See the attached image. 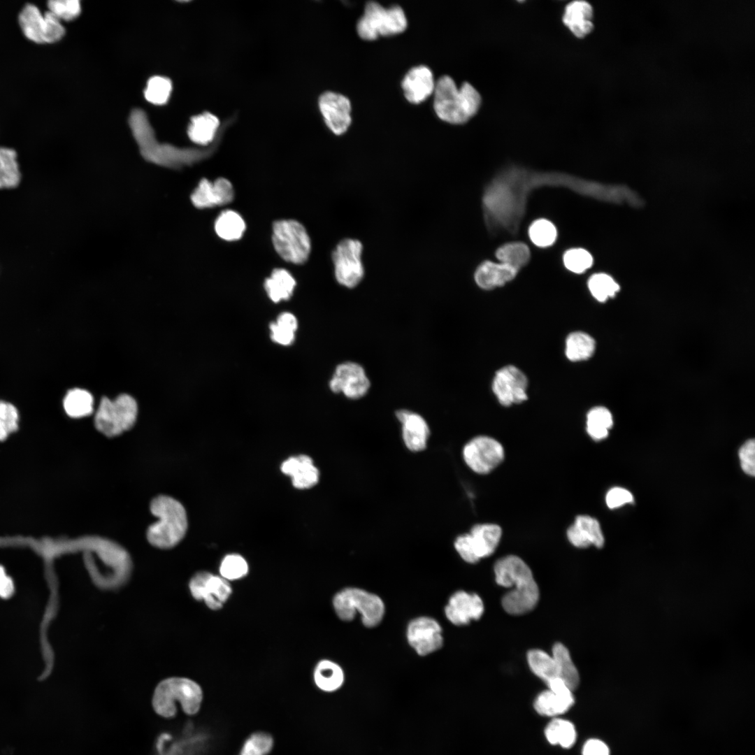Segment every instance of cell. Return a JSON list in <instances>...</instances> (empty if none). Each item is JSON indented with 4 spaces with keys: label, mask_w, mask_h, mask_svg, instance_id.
I'll return each mask as SVG.
<instances>
[{
    "label": "cell",
    "mask_w": 755,
    "mask_h": 755,
    "mask_svg": "<svg viewBox=\"0 0 755 755\" xmlns=\"http://www.w3.org/2000/svg\"><path fill=\"white\" fill-rule=\"evenodd\" d=\"M496 583L514 589L502 598L504 610L511 614H522L532 610L539 598V589L532 572L519 557L509 555L494 565Z\"/></svg>",
    "instance_id": "1"
},
{
    "label": "cell",
    "mask_w": 755,
    "mask_h": 755,
    "mask_svg": "<svg viewBox=\"0 0 755 755\" xmlns=\"http://www.w3.org/2000/svg\"><path fill=\"white\" fill-rule=\"evenodd\" d=\"M433 108L442 120L451 124H463L478 111L482 99L480 93L470 83L463 82L457 88L448 76L440 77L436 82Z\"/></svg>",
    "instance_id": "2"
},
{
    "label": "cell",
    "mask_w": 755,
    "mask_h": 755,
    "mask_svg": "<svg viewBox=\"0 0 755 755\" xmlns=\"http://www.w3.org/2000/svg\"><path fill=\"white\" fill-rule=\"evenodd\" d=\"M152 513L159 518L147 531V538L154 547L169 549L184 538L187 529V517L182 505L168 496H159L150 504Z\"/></svg>",
    "instance_id": "3"
},
{
    "label": "cell",
    "mask_w": 755,
    "mask_h": 755,
    "mask_svg": "<svg viewBox=\"0 0 755 755\" xmlns=\"http://www.w3.org/2000/svg\"><path fill=\"white\" fill-rule=\"evenodd\" d=\"M202 700L203 692L196 682L185 677H171L157 686L152 703L157 714L171 718L176 714L177 703L187 714L194 715L199 711Z\"/></svg>",
    "instance_id": "4"
},
{
    "label": "cell",
    "mask_w": 755,
    "mask_h": 755,
    "mask_svg": "<svg viewBox=\"0 0 755 755\" xmlns=\"http://www.w3.org/2000/svg\"><path fill=\"white\" fill-rule=\"evenodd\" d=\"M333 605L338 617L343 621H351L358 612L363 624L374 627L382 621L384 614V605L377 595L358 588H346L336 594Z\"/></svg>",
    "instance_id": "5"
},
{
    "label": "cell",
    "mask_w": 755,
    "mask_h": 755,
    "mask_svg": "<svg viewBox=\"0 0 755 755\" xmlns=\"http://www.w3.org/2000/svg\"><path fill=\"white\" fill-rule=\"evenodd\" d=\"M406 27L407 19L400 6L385 8L377 2L369 1L357 22V30L362 39L370 41L380 36L401 33Z\"/></svg>",
    "instance_id": "6"
},
{
    "label": "cell",
    "mask_w": 755,
    "mask_h": 755,
    "mask_svg": "<svg viewBox=\"0 0 755 755\" xmlns=\"http://www.w3.org/2000/svg\"><path fill=\"white\" fill-rule=\"evenodd\" d=\"M137 415L136 401L130 395L122 394L113 401L103 397L96 412L94 424L96 429L103 435L114 437L130 429L135 424Z\"/></svg>",
    "instance_id": "7"
},
{
    "label": "cell",
    "mask_w": 755,
    "mask_h": 755,
    "mask_svg": "<svg viewBox=\"0 0 755 755\" xmlns=\"http://www.w3.org/2000/svg\"><path fill=\"white\" fill-rule=\"evenodd\" d=\"M272 242L278 255L285 261L305 263L311 250L310 239L305 228L294 220H280L273 224Z\"/></svg>",
    "instance_id": "8"
},
{
    "label": "cell",
    "mask_w": 755,
    "mask_h": 755,
    "mask_svg": "<svg viewBox=\"0 0 755 755\" xmlns=\"http://www.w3.org/2000/svg\"><path fill=\"white\" fill-rule=\"evenodd\" d=\"M363 251V243L356 238H347L336 245L331 258L334 275L340 285L352 289L363 280L365 275Z\"/></svg>",
    "instance_id": "9"
},
{
    "label": "cell",
    "mask_w": 755,
    "mask_h": 755,
    "mask_svg": "<svg viewBox=\"0 0 755 755\" xmlns=\"http://www.w3.org/2000/svg\"><path fill=\"white\" fill-rule=\"evenodd\" d=\"M501 533V527L496 524H476L469 533L456 538L454 547L465 561L474 563L494 553Z\"/></svg>",
    "instance_id": "10"
},
{
    "label": "cell",
    "mask_w": 755,
    "mask_h": 755,
    "mask_svg": "<svg viewBox=\"0 0 755 755\" xmlns=\"http://www.w3.org/2000/svg\"><path fill=\"white\" fill-rule=\"evenodd\" d=\"M20 28L25 36L39 43H54L65 34L61 21L49 10L42 13L34 4H26L18 16Z\"/></svg>",
    "instance_id": "11"
},
{
    "label": "cell",
    "mask_w": 755,
    "mask_h": 755,
    "mask_svg": "<svg viewBox=\"0 0 755 755\" xmlns=\"http://www.w3.org/2000/svg\"><path fill=\"white\" fill-rule=\"evenodd\" d=\"M463 456L466 463L474 472L487 474L503 460L504 450L495 439L480 436L466 444Z\"/></svg>",
    "instance_id": "12"
},
{
    "label": "cell",
    "mask_w": 755,
    "mask_h": 755,
    "mask_svg": "<svg viewBox=\"0 0 755 755\" xmlns=\"http://www.w3.org/2000/svg\"><path fill=\"white\" fill-rule=\"evenodd\" d=\"M528 379L518 368L508 365L495 374L492 390L499 403L504 406L521 403L528 398Z\"/></svg>",
    "instance_id": "13"
},
{
    "label": "cell",
    "mask_w": 755,
    "mask_h": 755,
    "mask_svg": "<svg viewBox=\"0 0 755 755\" xmlns=\"http://www.w3.org/2000/svg\"><path fill=\"white\" fill-rule=\"evenodd\" d=\"M370 386V380L364 368L353 361L338 365L329 382V387L333 392L343 393L351 399L364 397Z\"/></svg>",
    "instance_id": "14"
},
{
    "label": "cell",
    "mask_w": 755,
    "mask_h": 755,
    "mask_svg": "<svg viewBox=\"0 0 755 755\" xmlns=\"http://www.w3.org/2000/svg\"><path fill=\"white\" fill-rule=\"evenodd\" d=\"M189 589L195 599L204 601L212 610L221 608L231 594L228 580L207 572L196 573L189 582Z\"/></svg>",
    "instance_id": "15"
},
{
    "label": "cell",
    "mask_w": 755,
    "mask_h": 755,
    "mask_svg": "<svg viewBox=\"0 0 755 755\" xmlns=\"http://www.w3.org/2000/svg\"><path fill=\"white\" fill-rule=\"evenodd\" d=\"M407 639L420 656L436 652L443 643L440 625L436 619L428 617H417L409 623Z\"/></svg>",
    "instance_id": "16"
},
{
    "label": "cell",
    "mask_w": 755,
    "mask_h": 755,
    "mask_svg": "<svg viewBox=\"0 0 755 755\" xmlns=\"http://www.w3.org/2000/svg\"><path fill=\"white\" fill-rule=\"evenodd\" d=\"M548 689L540 693L534 702L535 711L544 716L555 717L567 712L574 704L573 691L560 679L547 684Z\"/></svg>",
    "instance_id": "17"
},
{
    "label": "cell",
    "mask_w": 755,
    "mask_h": 755,
    "mask_svg": "<svg viewBox=\"0 0 755 755\" xmlns=\"http://www.w3.org/2000/svg\"><path fill=\"white\" fill-rule=\"evenodd\" d=\"M319 106L328 127L336 135L345 133L351 124V104L345 96L333 92L321 95Z\"/></svg>",
    "instance_id": "18"
},
{
    "label": "cell",
    "mask_w": 755,
    "mask_h": 755,
    "mask_svg": "<svg viewBox=\"0 0 755 755\" xmlns=\"http://www.w3.org/2000/svg\"><path fill=\"white\" fill-rule=\"evenodd\" d=\"M484 612V604L476 594L458 591L453 594L445 607L448 620L454 625L462 626L473 619H479Z\"/></svg>",
    "instance_id": "19"
},
{
    "label": "cell",
    "mask_w": 755,
    "mask_h": 755,
    "mask_svg": "<svg viewBox=\"0 0 755 755\" xmlns=\"http://www.w3.org/2000/svg\"><path fill=\"white\" fill-rule=\"evenodd\" d=\"M233 196V187L227 179L220 178L214 182L203 179L192 194V201L196 207L202 208L226 205Z\"/></svg>",
    "instance_id": "20"
},
{
    "label": "cell",
    "mask_w": 755,
    "mask_h": 755,
    "mask_svg": "<svg viewBox=\"0 0 755 755\" xmlns=\"http://www.w3.org/2000/svg\"><path fill=\"white\" fill-rule=\"evenodd\" d=\"M396 416L402 426L403 442L410 451L420 452L425 449L430 435L426 420L419 415L408 410H398Z\"/></svg>",
    "instance_id": "21"
},
{
    "label": "cell",
    "mask_w": 755,
    "mask_h": 755,
    "mask_svg": "<svg viewBox=\"0 0 755 755\" xmlns=\"http://www.w3.org/2000/svg\"><path fill=\"white\" fill-rule=\"evenodd\" d=\"M436 83L433 73L426 66L412 68L402 81V88L406 99L412 103L425 101L434 92Z\"/></svg>",
    "instance_id": "22"
},
{
    "label": "cell",
    "mask_w": 755,
    "mask_h": 755,
    "mask_svg": "<svg viewBox=\"0 0 755 755\" xmlns=\"http://www.w3.org/2000/svg\"><path fill=\"white\" fill-rule=\"evenodd\" d=\"M569 541L575 547L586 548L594 545L601 548L604 545V536L598 520L588 516L579 515L567 531Z\"/></svg>",
    "instance_id": "23"
},
{
    "label": "cell",
    "mask_w": 755,
    "mask_h": 755,
    "mask_svg": "<svg viewBox=\"0 0 755 755\" xmlns=\"http://www.w3.org/2000/svg\"><path fill=\"white\" fill-rule=\"evenodd\" d=\"M281 470L292 477V484L297 489L312 487L319 480V470L311 458L306 455L289 458L282 463Z\"/></svg>",
    "instance_id": "24"
},
{
    "label": "cell",
    "mask_w": 755,
    "mask_h": 755,
    "mask_svg": "<svg viewBox=\"0 0 755 755\" xmlns=\"http://www.w3.org/2000/svg\"><path fill=\"white\" fill-rule=\"evenodd\" d=\"M593 9L585 1H574L565 8L562 17L563 24L577 38H583L594 28Z\"/></svg>",
    "instance_id": "25"
},
{
    "label": "cell",
    "mask_w": 755,
    "mask_h": 755,
    "mask_svg": "<svg viewBox=\"0 0 755 755\" xmlns=\"http://www.w3.org/2000/svg\"><path fill=\"white\" fill-rule=\"evenodd\" d=\"M518 271L503 264L486 261L476 269L474 279L476 284L483 289H491L504 285L513 280Z\"/></svg>",
    "instance_id": "26"
},
{
    "label": "cell",
    "mask_w": 755,
    "mask_h": 755,
    "mask_svg": "<svg viewBox=\"0 0 755 755\" xmlns=\"http://www.w3.org/2000/svg\"><path fill=\"white\" fill-rule=\"evenodd\" d=\"M264 289L269 299L275 303L288 300L292 296L296 281L292 274L284 268L274 269L264 281Z\"/></svg>",
    "instance_id": "27"
},
{
    "label": "cell",
    "mask_w": 755,
    "mask_h": 755,
    "mask_svg": "<svg viewBox=\"0 0 755 755\" xmlns=\"http://www.w3.org/2000/svg\"><path fill=\"white\" fill-rule=\"evenodd\" d=\"M219 125L217 117L206 112L192 117L187 134L192 141L205 145L213 140Z\"/></svg>",
    "instance_id": "28"
},
{
    "label": "cell",
    "mask_w": 755,
    "mask_h": 755,
    "mask_svg": "<svg viewBox=\"0 0 755 755\" xmlns=\"http://www.w3.org/2000/svg\"><path fill=\"white\" fill-rule=\"evenodd\" d=\"M314 682L322 691L331 693L339 689L344 682L342 668L336 663L322 660L315 667Z\"/></svg>",
    "instance_id": "29"
},
{
    "label": "cell",
    "mask_w": 755,
    "mask_h": 755,
    "mask_svg": "<svg viewBox=\"0 0 755 755\" xmlns=\"http://www.w3.org/2000/svg\"><path fill=\"white\" fill-rule=\"evenodd\" d=\"M552 656L556 666L559 678L574 691L580 683V676L568 649L563 644L557 642L552 648Z\"/></svg>",
    "instance_id": "30"
},
{
    "label": "cell",
    "mask_w": 755,
    "mask_h": 755,
    "mask_svg": "<svg viewBox=\"0 0 755 755\" xmlns=\"http://www.w3.org/2000/svg\"><path fill=\"white\" fill-rule=\"evenodd\" d=\"M245 227V222L240 215L232 210L222 211L215 222V230L217 236L228 241L240 239Z\"/></svg>",
    "instance_id": "31"
},
{
    "label": "cell",
    "mask_w": 755,
    "mask_h": 755,
    "mask_svg": "<svg viewBox=\"0 0 755 755\" xmlns=\"http://www.w3.org/2000/svg\"><path fill=\"white\" fill-rule=\"evenodd\" d=\"M595 348L594 339L584 332H573L566 338V354L572 361L589 359L594 354Z\"/></svg>",
    "instance_id": "32"
},
{
    "label": "cell",
    "mask_w": 755,
    "mask_h": 755,
    "mask_svg": "<svg viewBox=\"0 0 755 755\" xmlns=\"http://www.w3.org/2000/svg\"><path fill=\"white\" fill-rule=\"evenodd\" d=\"M94 399L92 394L82 389L69 390L64 399V408L71 417L87 416L93 412Z\"/></svg>",
    "instance_id": "33"
},
{
    "label": "cell",
    "mask_w": 755,
    "mask_h": 755,
    "mask_svg": "<svg viewBox=\"0 0 755 755\" xmlns=\"http://www.w3.org/2000/svg\"><path fill=\"white\" fill-rule=\"evenodd\" d=\"M545 735L552 745H559L563 748H570L575 742L577 732L574 725L569 721L556 718L548 724Z\"/></svg>",
    "instance_id": "34"
},
{
    "label": "cell",
    "mask_w": 755,
    "mask_h": 755,
    "mask_svg": "<svg viewBox=\"0 0 755 755\" xmlns=\"http://www.w3.org/2000/svg\"><path fill=\"white\" fill-rule=\"evenodd\" d=\"M16 158L14 150L0 148V189L13 188L18 185L20 172Z\"/></svg>",
    "instance_id": "35"
},
{
    "label": "cell",
    "mask_w": 755,
    "mask_h": 755,
    "mask_svg": "<svg viewBox=\"0 0 755 755\" xmlns=\"http://www.w3.org/2000/svg\"><path fill=\"white\" fill-rule=\"evenodd\" d=\"M527 661L533 673L546 684L559 679L552 656L540 649H532L527 654Z\"/></svg>",
    "instance_id": "36"
},
{
    "label": "cell",
    "mask_w": 755,
    "mask_h": 755,
    "mask_svg": "<svg viewBox=\"0 0 755 755\" xmlns=\"http://www.w3.org/2000/svg\"><path fill=\"white\" fill-rule=\"evenodd\" d=\"M612 424V414L605 407L593 408L587 413V431L594 440H600L605 438Z\"/></svg>",
    "instance_id": "37"
},
{
    "label": "cell",
    "mask_w": 755,
    "mask_h": 755,
    "mask_svg": "<svg viewBox=\"0 0 755 755\" xmlns=\"http://www.w3.org/2000/svg\"><path fill=\"white\" fill-rule=\"evenodd\" d=\"M497 259L519 271L529 261L531 253L526 245L522 243H510L500 247L496 252Z\"/></svg>",
    "instance_id": "38"
},
{
    "label": "cell",
    "mask_w": 755,
    "mask_h": 755,
    "mask_svg": "<svg viewBox=\"0 0 755 755\" xmlns=\"http://www.w3.org/2000/svg\"><path fill=\"white\" fill-rule=\"evenodd\" d=\"M588 287L591 295L599 302L614 296L620 287L616 281L605 273H596L590 277Z\"/></svg>",
    "instance_id": "39"
},
{
    "label": "cell",
    "mask_w": 755,
    "mask_h": 755,
    "mask_svg": "<svg viewBox=\"0 0 755 755\" xmlns=\"http://www.w3.org/2000/svg\"><path fill=\"white\" fill-rule=\"evenodd\" d=\"M274 740L269 733L257 731L250 734L240 747L239 755H268L273 750Z\"/></svg>",
    "instance_id": "40"
},
{
    "label": "cell",
    "mask_w": 755,
    "mask_h": 755,
    "mask_svg": "<svg viewBox=\"0 0 755 755\" xmlns=\"http://www.w3.org/2000/svg\"><path fill=\"white\" fill-rule=\"evenodd\" d=\"M172 91V82L168 78L155 76L149 79L144 91L145 98L154 105L165 104Z\"/></svg>",
    "instance_id": "41"
},
{
    "label": "cell",
    "mask_w": 755,
    "mask_h": 755,
    "mask_svg": "<svg viewBox=\"0 0 755 755\" xmlns=\"http://www.w3.org/2000/svg\"><path fill=\"white\" fill-rule=\"evenodd\" d=\"M531 241L537 246L547 247L554 243L556 238V230L549 221L540 219L535 221L528 230Z\"/></svg>",
    "instance_id": "42"
},
{
    "label": "cell",
    "mask_w": 755,
    "mask_h": 755,
    "mask_svg": "<svg viewBox=\"0 0 755 755\" xmlns=\"http://www.w3.org/2000/svg\"><path fill=\"white\" fill-rule=\"evenodd\" d=\"M220 572L222 577L226 580H238L247 575L248 566L240 555L229 554L223 559Z\"/></svg>",
    "instance_id": "43"
},
{
    "label": "cell",
    "mask_w": 755,
    "mask_h": 755,
    "mask_svg": "<svg viewBox=\"0 0 755 755\" xmlns=\"http://www.w3.org/2000/svg\"><path fill=\"white\" fill-rule=\"evenodd\" d=\"M19 414L11 403L0 400V441L18 429Z\"/></svg>",
    "instance_id": "44"
},
{
    "label": "cell",
    "mask_w": 755,
    "mask_h": 755,
    "mask_svg": "<svg viewBox=\"0 0 755 755\" xmlns=\"http://www.w3.org/2000/svg\"><path fill=\"white\" fill-rule=\"evenodd\" d=\"M563 263L569 271L575 273H582L592 266L593 257L586 250L574 248L564 254Z\"/></svg>",
    "instance_id": "45"
},
{
    "label": "cell",
    "mask_w": 755,
    "mask_h": 755,
    "mask_svg": "<svg viewBox=\"0 0 755 755\" xmlns=\"http://www.w3.org/2000/svg\"><path fill=\"white\" fill-rule=\"evenodd\" d=\"M48 10L59 20L69 21L77 17L81 11L78 0H51L48 2Z\"/></svg>",
    "instance_id": "46"
},
{
    "label": "cell",
    "mask_w": 755,
    "mask_h": 755,
    "mask_svg": "<svg viewBox=\"0 0 755 755\" xmlns=\"http://www.w3.org/2000/svg\"><path fill=\"white\" fill-rule=\"evenodd\" d=\"M740 464L743 471L751 476L755 474V442L747 440L739 450Z\"/></svg>",
    "instance_id": "47"
},
{
    "label": "cell",
    "mask_w": 755,
    "mask_h": 755,
    "mask_svg": "<svg viewBox=\"0 0 755 755\" xmlns=\"http://www.w3.org/2000/svg\"><path fill=\"white\" fill-rule=\"evenodd\" d=\"M605 501L607 505L612 509L633 502V496L630 491L624 488L614 487L607 492Z\"/></svg>",
    "instance_id": "48"
},
{
    "label": "cell",
    "mask_w": 755,
    "mask_h": 755,
    "mask_svg": "<svg viewBox=\"0 0 755 755\" xmlns=\"http://www.w3.org/2000/svg\"><path fill=\"white\" fill-rule=\"evenodd\" d=\"M272 340L283 346L290 345L294 340L295 332L285 329L275 322L269 325Z\"/></svg>",
    "instance_id": "49"
},
{
    "label": "cell",
    "mask_w": 755,
    "mask_h": 755,
    "mask_svg": "<svg viewBox=\"0 0 755 755\" xmlns=\"http://www.w3.org/2000/svg\"><path fill=\"white\" fill-rule=\"evenodd\" d=\"M582 755H610V749L603 741L590 739L583 746Z\"/></svg>",
    "instance_id": "50"
},
{
    "label": "cell",
    "mask_w": 755,
    "mask_h": 755,
    "mask_svg": "<svg viewBox=\"0 0 755 755\" xmlns=\"http://www.w3.org/2000/svg\"><path fill=\"white\" fill-rule=\"evenodd\" d=\"M275 322L294 332H296L298 328L297 319L295 315L291 312H284L280 313Z\"/></svg>",
    "instance_id": "51"
},
{
    "label": "cell",
    "mask_w": 755,
    "mask_h": 755,
    "mask_svg": "<svg viewBox=\"0 0 755 755\" xmlns=\"http://www.w3.org/2000/svg\"><path fill=\"white\" fill-rule=\"evenodd\" d=\"M239 755V754H238Z\"/></svg>",
    "instance_id": "52"
}]
</instances>
